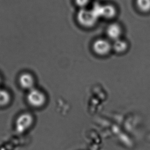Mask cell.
<instances>
[{"mask_svg": "<svg viewBox=\"0 0 150 150\" xmlns=\"http://www.w3.org/2000/svg\"><path fill=\"white\" fill-rule=\"evenodd\" d=\"M11 101V93L4 88H0V107H5L10 104Z\"/></svg>", "mask_w": 150, "mask_h": 150, "instance_id": "obj_9", "label": "cell"}, {"mask_svg": "<svg viewBox=\"0 0 150 150\" xmlns=\"http://www.w3.org/2000/svg\"><path fill=\"white\" fill-rule=\"evenodd\" d=\"M91 0H75L76 5L80 8H84L90 4Z\"/></svg>", "mask_w": 150, "mask_h": 150, "instance_id": "obj_11", "label": "cell"}, {"mask_svg": "<svg viewBox=\"0 0 150 150\" xmlns=\"http://www.w3.org/2000/svg\"><path fill=\"white\" fill-rule=\"evenodd\" d=\"M128 48L127 42L121 39L114 41L112 43V50L118 54H122L125 52Z\"/></svg>", "mask_w": 150, "mask_h": 150, "instance_id": "obj_8", "label": "cell"}, {"mask_svg": "<svg viewBox=\"0 0 150 150\" xmlns=\"http://www.w3.org/2000/svg\"><path fill=\"white\" fill-rule=\"evenodd\" d=\"M106 33L108 39L114 41L121 39L122 29L118 23H111L106 28Z\"/></svg>", "mask_w": 150, "mask_h": 150, "instance_id": "obj_6", "label": "cell"}, {"mask_svg": "<svg viewBox=\"0 0 150 150\" xmlns=\"http://www.w3.org/2000/svg\"><path fill=\"white\" fill-rule=\"evenodd\" d=\"M138 9L142 13L150 12V0H136Z\"/></svg>", "mask_w": 150, "mask_h": 150, "instance_id": "obj_10", "label": "cell"}, {"mask_svg": "<svg viewBox=\"0 0 150 150\" xmlns=\"http://www.w3.org/2000/svg\"><path fill=\"white\" fill-rule=\"evenodd\" d=\"M26 101L30 106L35 108H40L45 105L47 101L46 95L41 90L35 88L28 91Z\"/></svg>", "mask_w": 150, "mask_h": 150, "instance_id": "obj_1", "label": "cell"}, {"mask_svg": "<svg viewBox=\"0 0 150 150\" xmlns=\"http://www.w3.org/2000/svg\"><path fill=\"white\" fill-rule=\"evenodd\" d=\"M92 48L96 54L104 56L108 54L112 50V44L108 39L100 38L94 41Z\"/></svg>", "mask_w": 150, "mask_h": 150, "instance_id": "obj_4", "label": "cell"}, {"mask_svg": "<svg viewBox=\"0 0 150 150\" xmlns=\"http://www.w3.org/2000/svg\"><path fill=\"white\" fill-rule=\"evenodd\" d=\"M76 18L80 25L86 28L93 27L99 19L92 9H88L86 8L80 9L77 13Z\"/></svg>", "mask_w": 150, "mask_h": 150, "instance_id": "obj_2", "label": "cell"}, {"mask_svg": "<svg viewBox=\"0 0 150 150\" xmlns=\"http://www.w3.org/2000/svg\"><path fill=\"white\" fill-rule=\"evenodd\" d=\"M34 123V117L29 112H23L16 120L15 128L17 133L23 134L31 128Z\"/></svg>", "mask_w": 150, "mask_h": 150, "instance_id": "obj_3", "label": "cell"}, {"mask_svg": "<svg viewBox=\"0 0 150 150\" xmlns=\"http://www.w3.org/2000/svg\"><path fill=\"white\" fill-rule=\"evenodd\" d=\"M18 83L22 89L29 91L35 88V78L31 73L24 72L21 74L18 77Z\"/></svg>", "mask_w": 150, "mask_h": 150, "instance_id": "obj_5", "label": "cell"}, {"mask_svg": "<svg viewBox=\"0 0 150 150\" xmlns=\"http://www.w3.org/2000/svg\"><path fill=\"white\" fill-rule=\"evenodd\" d=\"M2 77H1V75H0V85L2 83Z\"/></svg>", "mask_w": 150, "mask_h": 150, "instance_id": "obj_12", "label": "cell"}, {"mask_svg": "<svg viewBox=\"0 0 150 150\" xmlns=\"http://www.w3.org/2000/svg\"><path fill=\"white\" fill-rule=\"evenodd\" d=\"M117 13V9L113 5H102L101 18L106 19H113L116 16Z\"/></svg>", "mask_w": 150, "mask_h": 150, "instance_id": "obj_7", "label": "cell"}]
</instances>
